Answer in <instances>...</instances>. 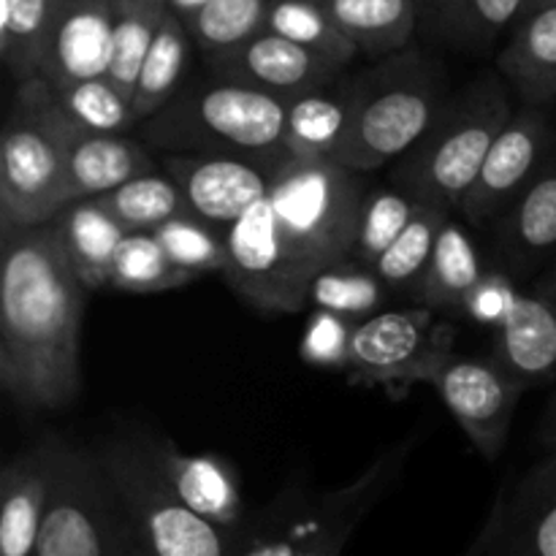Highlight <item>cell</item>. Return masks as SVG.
<instances>
[{
	"instance_id": "obj_1",
	"label": "cell",
	"mask_w": 556,
	"mask_h": 556,
	"mask_svg": "<svg viewBox=\"0 0 556 556\" xmlns=\"http://www.w3.org/2000/svg\"><path fill=\"white\" fill-rule=\"evenodd\" d=\"M364 177L331 161H282L269 193L226 231L228 286L261 309L307 307L315 277L351 258Z\"/></svg>"
},
{
	"instance_id": "obj_2",
	"label": "cell",
	"mask_w": 556,
	"mask_h": 556,
	"mask_svg": "<svg viewBox=\"0 0 556 556\" xmlns=\"http://www.w3.org/2000/svg\"><path fill=\"white\" fill-rule=\"evenodd\" d=\"M0 386L22 413L65 410L81 391L87 288L52 226L0 228Z\"/></svg>"
},
{
	"instance_id": "obj_3",
	"label": "cell",
	"mask_w": 556,
	"mask_h": 556,
	"mask_svg": "<svg viewBox=\"0 0 556 556\" xmlns=\"http://www.w3.org/2000/svg\"><path fill=\"white\" fill-rule=\"evenodd\" d=\"M288 101L215 76L179 90L147 119L144 139L163 155L242 157L275 172L288 161Z\"/></svg>"
},
{
	"instance_id": "obj_4",
	"label": "cell",
	"mask_w": 556,
	"mask_h": 556,
	"mask_svg": "<svg viewBox=\"0 0 556 556\" xmlns=\"http://www.w3.org/2000/svg\"><path fill=\"white\" fill-rule=\"evenodd\" d=\"M76 134L41 76L16 85L0 141V228L47 226L71 204L68 152Z\"/></svg>"
},
{
	"instance_id": "obj_5",
	"label": "cell",
	"mask_w": 556,
	"mask_h": 556,
	"mask_svg": "<svg viewBox=\"0 0 556 556\" xmlns=\"http://www.w3.org/2000/svg\"><path fill=\"white\" fill-rule=\"evenodd\" d=\"M514 112L500 76L486 74L467 85L445 101L424 139L400 157L394 168L396 188L421 204L456 215Z\"/></svg>"
},
{
	"instance_id": "obj_6",
	"label": "cell",
	"mask_w": 556,
	"mask_h": 556,
	"mask_svg": "<svg viewBox=\"0 0 556 556\" xmlns=\"http://www.w3.org/2000/svg\"><path fill=\"white\" fill-rule=\"evenodd\" d=\"M351 130L334 163L356 174L378 172L405 157L443 112L445 81L438 63L424 52H400L353 76Z\"/></svg>"
},
{
	"instance_id": "obj_7",
	"label": "cell",
	"mask_w": 556,
	"mask_h": 556,
	"mask_svg": "<svg viewBox=\"0 0 556 556\" xmlns=\"http://www.w3.org/2000/svg\"><path fill=\"white\" fill-rule=\"evenodd\" d=\"M134 530L139 556H242L233 532L190 510L157 467L150 434H117L96 451Z\"/></svg>"
},
{
	"instance_id": "obj_8",
	"label": "cell",
	"mask_w": 556,
	"mask_h": 556,
	"mask_svg": "<svg viewBox=\"0 0 556 556\" xmlns=\"http://www.w3.org/2000/svg\"><path fill=\"white\" fill-rule=\"evenodd\" d=\"M134 530L96 451L58 445L52 492L33 556H130Z\"/></svg>"
},
{
	"instance_id": "obj_9",
	"label": "cell",
	"mask_w": 556,
	"mask_h": 556,
	"mask_svg": "<svg viewBox=\"0 0 556 556\" xmlns=\"http://www.w3.org/2000/svg\"><path fill=\"white\" fill-rule=\"evenodd\" d=\"M454 345V320L427 307L383 309L353 329L348 372L386 389L429 383L456 353Z\"/></svg>"
},
{
	"instance_id": "obj_10",
	"label": "cell",
	"mask_w": 556,
	"mask_h": 556,
	"mask_svg": "<svg viewBox=\"0 0 556 556\" xmlns=\"http://www.w3.org/2000/svg\"><path fill=\"white\" fill-rule=\"evenodd\" d=\"M556 147V128L546 109L519 106L497 136L478 179L459 206V220L472 231H492L494 223L538 177Z\"/></svg>"
},
{
	"instance_id": "obj_11",
	"label": "cell",
	"mask_w": 556,
	"mask_h": 556,
	"mask_svg": "<svg viewBox=\"0 0 556 556\" xmlns=\"http://www.w3.org/2000/svg\"><path fill=\"white\" fill-rule=\"evenodd\" d=\"M429 386L438 391L478 454L489 462L497 459L508 443L510 421L527 391L525 386L516 383L489 356H459V353L445 358Z\"/></svg>"
},
{
	"instance_id": "obj_12",
	"label": "cell",
	"mask_w": 556,
	"mask_h": 556,
	"mask_svg": "<svg viewBox=\"0 0 556 556\" xmlns=\"http://www.w3.org/2000/svg\"><path fill=\"white\" fill-rule=\"evenodd\" d=\"M467 556H556V454L500 494Z\"/></svg>"
},
{
	"instance_id": "obj_13",
	"label": "cell",
	"mask_w": 556,
	"mask_h": 556,
	"mask_svg": "<svg viewBox=\"0 0 556 556\" xmlns=\"http://www.w3.org/2000/svg\"><path fill=\"white\" fill-rule=\"evenodd\" d=\"M489 264L530 288L556 261V147L525 193L492 226Z\"/></svg>"
},
{
	"instance_id": "obj_14",
	"label": "cell",
	"mask_w": 556,
	"mask_h": 556,
	"mask_svg": "<svg viewBox=\"0 0 556 556\" xmlns=\"http://www.w3.org/2000/svg\"><path fill=\"white\" fill-rule=\"evenodd\" d=\"M163 172L179 185L190 212L223 233L269 193L275 177L258 163L220 155H163Z\"/></svg>"
},
{
	"instance_id": "obj_15",
	"label": "cell",
	"mask_w": 556,
	"mask_h": 556,
	"mask_svg": "<svg viewBox=\"0 0 556 556\" xmlns=\"http://www.w3.org/2000/svg\"><path fill=\"white\" fill-rule=\"evenodd\" d=\"M210 68L220 79L269 92L282 101L334 85L342 74V65L269 30L258 33L231 52L210 58Z\"/></svg>"
},
{
	"instance_id": "obj_16",
	"label": "cell",
	"mask_w": 556,
	"mask_h": 556,
	"mask_svg": "<svg viewBox=\"0 0 556 556\" xmlns=\"http://www.w3.org/2000/svg\"><path fill=\"white\" fill-rule=\"evenodd\" d=\"M112 0H63L43 54L41 79L49 87L109 79L112 68Z\"/></svg>"
},
{
	"instance_id": "obj_17",
	"label": "cell",
	"mask_w": 556,
	"mask_h": 556,
	"mask_svg": "<svg viewBox=\"0 0 556 556\" xmlns=\"http://www.w3.org/2000/svg\"><path fill=\"white\" fill-rule=\"evenodd\" d=\"M60 438L16 454L0 472V556H33L52 492Z\"/></svg>"
},
{
	"instance_id": "obj_18",
	"label": "cell",
	"mask_w": 556,
	"mask_h": 556,
	"mask_svg": "<svg viewBox=\"0 0 556 556\" xmlns=\"http://www.w3.org/2000/svg\"><path fill=\"white\" fill-rule=\"evenodd\" d=\"M489 358L497 362L527 391L556 383V304L525 288L492 331Z\"/></svg>"
},
{
	"instance_id": "obj_19",
	"label": "cell",
	"mask_w": 556,
	"mask_h": 556,
	"mask_svg": "<svg viewBox=\"0 0 556 556\" xmlns=\"http://www.w3.org/2000/svg\"><path fill=\"white\" fill-rule=\"evenodd\" d=\"M150 448L168 486L190 510L215 521L223 530L237 532L242 525V486L226 459L210 454H185L172 440L150 438Z\"/></svg>"
},
{
	"instance_id": "obj_20",
	"label": "cell",
	"mask_w": 556,
	"mask_h": 556,
	"mask_svg": "<svg viewBox=\"0 0 556 556\" xmlns=\"http://www.w3.org/2000/svg\"><path fill=\"white\" fill-rule=\"evenodd\" d=\"M497 68L521 98V106H552L556 101V5L521 14L500 52Z\"/></svg>"
},
{
	"instance_id": "obj_21",
	"label": "cell",
	"mask_w": 556,
	"mask_h": 556,
	"mask_svg": "<svg viewBox=\"0 0 556 556\" xmlns=\"http://www.w3.org/2000/svg\"><path fill=\"white\" fill-rule=\"evenodd\" d=\"M155 172L150 147L123 136L79 130L68 152V193L74 201L101 199L125 182Z\"/></svg>"
},
{
	"instance_id": "obj_22",
	"label": "cell",
	"mask_w": 556,
	"mask_h": 556,
	"mask_svg": "<svg viewBox=\"0 0 556 556\" xmlns=\"http://www.w3.org/2000/svg\"><path fill=\"white\" fill-rule=\"evenodd\" d=\"M489 266L492 264L472 239L470 226L459 217H451L440 233L438 248L418 288V307L432 309L448 320L462 318L467 296L483 280Z\"/></svg>"
},
{
	"instance_id": "obj_23",
	"label": "cell",
	"mask_w": 556,
	"mask_h": 556,
	"mask_svg": "<svg viewBox=\"0 0 556 556\" xmlns=\"http://www.w3.org/2000/svg\"><path fill=\"white\" fill-rule=\"evenodd\" d=\"M356 85L353 79L318 87L288 101L286 150L302 161H331L345 144L351 130Z\"/></svg>"
},
{
	"instance_id": "obj_24",
	"label": "cell",
	"mask_w": 556,
	"mask_h": 556,
	"mask_svg": "<svg viewBox=\"0 0 556 556\" xmlns=\"http://www.w3.org/2000/svg\"><path fill=\"white\" fill-rule=\"evenodd\" d=\"M49 226L81 286L87 291L109 286L114 253L128 231L96 199L74 201Z\"/></svg>"
},
{
	"instance_id": "obj_25",
	"label": "cell",
	"mask_w": 556,
	"mask_h": 556,
	"mask_svg": "<svg viewBox=\"0 0 556 556\" xmlns=\"http://www.w3.org/2000/svg\"><path fill=\"white\" fill-rule=\"evenodd\" d=\"M342 36L369 58L405 52L421 25V0H318Z\"/></svg>"
},
{
	"instance_id": "obj_26",
	"label": "cell",
	"mask_w": 556,
	"mask_h": 556,
	"mask_svg": "<svg viewBox=\"0 0 556 556\" xmlns=\"http://www.w3.org/2000/svg\"><path fill=\"white\" fill-rule=\"evenodd\" d=\"M402 456H405V451H389L356 483L345 486L342 492L329 494L324 510H320V519L299 541L291 556H342V548L348 546V538L353 535L362 516L372 508L375 500L386 492L389 481L400 470Z\"/></svg>"
},
{
	"instance_id": "obj_27",
	"label": "cell",
	"mask_w": 556,
	"mask_h": 556,
	"mask_svg": "<svg viewBox=\"0 0 556 556\" xmlns=\"http://www.w3.org/2000/svg\"><path fill=\"white\" fill-rule=\"evenodd\" d=\"M527 5L530 0H421V25L451 47L481 52L514 30Z\"/></svg>"
},
{
	"instance_id": "obj_28",
	"label": "cell",
	"mask_w": 556,
	"mask_h": 556,
	"mask_svg": "<svg viewBox=\"0 0 556 556\" xmlns=\"http://www.w3.org/2000/svg\"><path fill=\"white\" fill-rule=\"evenodd\" d=\"M63 0H0V58L16 85L41 76Z\"/></svg>"
},
{
	"instance_id": "obj_29",
	"label": "cell",
	"mask_w": 556,
	"mask_h": 556,
	"mask_svg": "<svg viewBox=\"0 0 556 556\" xmlns=\"http://www.w3.org/2000/svg\"><path fill=\"white\" fill-rule=\"evenodd\" d=\"M190 33L179 14H168L161 33L147 52L134 90V112L139 123L161 114L182 90V76L190 58Z\"/></svg>"
},
{
	"instance_id": "obj_30",
	"label": "cell",
	"mask_w": 556,
	"mask_h": 556,
	"mask_svg": "<svg viewBox=\"0 0 556 556\" xmlns=\"http://www.w3.org/2000/svg\"><path fill=\"white\" fill-rule=\"evenodd\" d=\"M112 68L109 81L134 103L136 79L152 41L172 14L168 0H112Z\"/></svg>"
},
{
	"instance_id": "obj_31",
	"label": "cell",
	"mask_w": 556,
	"mask_h": 556,
	"mask_svg": "<svg viewBox=\"0 0 556 556\" xmlns=\"http://www.w3.org/2000/svg\"><path fill=\"white\" fill-rule=\"evenodd\" d=\"M451 212L440 210V206L421 204L410 226L402 231V237L386 250L383 258L372 266L375 275L380 277L389 293H405V296H418L424 275L429 269L438 239L443 233L445 223L451 220Z\"/></svg>"
},
{
	"instance_id": "obj_32",
	"label": "cell",
	"mask_w": 556,
	"mask_h": 556,
	"mask_svg": "<svg viewBox=\"0 0 556 556\" xmlns=\"http://www.w3.org/2000/svg\"><path fill=\"white\" fill-rule=\"evenodd\" d=\"M119 226L128 233L155 231L157 226L168 223L172 217L188 215L190 206L179 185L168 174H144L123 188L96 199Z\"/></svg>"
},
{
	"instance_id": "obj_33",
	"label": "cell",
	"mask_w": 556,
	"mask_h": 556,
	"mask_svg": "<svg viewBox=\"0 0 556 556\" xmlns=\"http://www.w3.org/2000/svg\"><path fill=\"white\" fill-rule=\"evenodd\" d=\"M421 201L400 188H367L362 206H358L356 239H353L351 264L372 269L386 250L402 237L410 220L416 217Z\"/></svg>"
},
{
	"instance_id": "obj_34",
	"label": "cell",
	"mask_w": 556,
	"mask_h": 556,
	"mask_svg": "<svg viewBox=\"0 0 556 556\" xmlns=\"http://www.w3.org/2000/svg\"><path fill=\"white\" fill-rule=\"evenodd\" d=\"M386 296H389V288L380 282L375 269L342 261L315 277L309 286L307 307L337 315L351 324H362V320L383 313Z\"/></svg>"
},
{
	"instance_id": "obj_35",
	"label": "cell",
	"mask_w": 556,
	"mask_h": 556,
	"mask_svg": "<svg viewBox=\"0 0 556 556\" xmlns=\"http://www.w3.org/2000/svg\"><path fill=\"white\" fill-rule=\"evenodd\" d=\"M266 30L345 68L358 49L340 33L318 0H269Z\"/></svg>"
},
{
	"instance_id": "obj_36",
	"label": "cell",
	"mask_w": 556,
	"mask_h": 556,
	"mask_svg": "<svg viewBox=\"0 0 556 556\" xmlns=\"http://www.w3.org/2000/svg\"><path fill=\"white\" fill-rule=\"evenodd\" d=\"M269 0H210L195 14L185 16L190 38L206 58L242 47L266 30Z\"/></svg>"
},
{
	"instance_id": "obj_37",
	"label": "cell",
	"mask_w": 556,
	"mask_h": 556,
	"mask_svg": "<svg viewBox=\"0 0 556 556\" xmlns=\"http://www.w3.org/2000/svg\"><path fill=\"white\" fill-rule=\"evenodd\" d=\"M199 277L177 269L152 231H134L114 253L109 286L128 293H157L190 286Z\"/></svg>"
},
{
	"instance_id": "obj_38",
	"label": "cell",
	"mask_w": 556,
	"mask_h": 556,
	"mask_svg": "<svg viewBox=\"0 0 556 556\" xmlns=\"http://www.w3.org/2000/svg\"><path fill=\"white\" fill-rule=\"evenodd\" d=\"M52 92L65 117L85 134L123 136L139 125L130 98L123 96L109 79L76 81L58 90L52 87Z\"/></svg>"
},
{
	"instance_id": "obj_39",
	"label": "cell",
	"mask_w": 556,
	"mask_h": 556,
	"mask_svg": "<svg viewBox=\"0 0 556 556\" xmlns=\"http://www.w3.org/2000/svg\"><path fill=\"white\" fill-rule=\"evenodd\" d=\"M152 233H155L161 248L166 250L168 261H172L177 269L188 271V275L193 277L212 275V271H226V233H223L220 228L204 223L201 217H195L193 212L172 217V220L157 226Z\"/></svg>"
},
{
	"instance_id": "obj_40",
	"label": "cell",
	"mask_w": 556,
	"mask_h": 556,
	"mask_svg": "<svg viewBox=\"0 0 556 556\" xmlns=\"http://www.w3.org/2000/svg\"><path fill=\"white\" fill-rule=\"evenodd\" d=\"M353 329H356V324H351V320L315 309L302 334V358L309 367L345 369L348 372Z\"/></svg>"
},
{
	"instance_id": "obj_41",
	"label": "cell",
	"mask_w": 556,
	"mask_h": 556,
	"mask_svg": "<svg viewBox=\"0 0 556 556\" xmlns=\"http://www.w3.org/2000/svg\"><path fill=\"white\" fill-rule=\"evenodd\" d=\"M521 291H525V286L516 282L508 271L497 269V266H489L483 280L478 282V286L472 288L470 296H467L462 318H467L472 326H478V329L492 334V331L503 324L505 315L510 313V307H514Z\"/></svg>"
},
{
	"instance_id": "obj_42",
	"label": "cell",
	"mask_w": 556,
	"mask_h": 556,
	"mask_svg": "<svg viewBox=\"0 0 556 556\" xmlns=\"http://www.w3.org/2000/svg\"><path fill=\"white\" fill-rule=\"evenodd\" d=\"M538 445L543 448V454H556V383L552 396H548L546 407H543V416L538 421Z\"/></svg>"
},
{
	"instance_id": "obj_43",
	"label": "cell",
	"mask_w": 556,
	"mask_h": 556,
	"mask_svg": "<svg viewBox=\"0 0 556 556\" xmlns=\"http://www.w3.org/2000/svg\"><path fill=\"white\" fill-rule=\"evenodd\" d=\"M532 291L535 293H541V296H546V299H552V302L556 304V261L552 266H548L546 271H543L541 277H538L535 282H532Z\"/></svg>"
},
{
	"instance_id": "obj_44",
	"label": "cell",
	"mask_w": 556,
	"mask_h": 556,
	"mask_svg": "<svg viewBox=\"0 0 556 556\" xmlns=\"http://www.w3.org/2000/svg\"><path fill=\"white\" fill-rule=\"evenodd\" d=\"M210 0H168V5H172L174 14H179L185 20V16L195 14V11L201 9V5H206Z\"/></svg>"
},
{
	"instance_id": "obj_45",
	"label": "cell",
	"mask_w": 556,
	"mask_h": 556,
	"mask_svg": "<svg viewBox=\"0 0 556 556\" xmlns=\"http://www.w3.org/2000/svg\"><path fill=\"white\" fill-rule=\"evenodd\" d=\"M543 5H556V0H530V5H527V11L543 9ZM527 11H525V14H527Z\"/></svg>"
},
{
	"instance_id": "obj_46",
	"label": "cell",
	"mask_w": 556,
	"mask_h": 556,
	"mask_svg": "<svg viewBox=\"0 0 556 556\" xmlns=\"http://www.w3.org/2000/svg\"><path fill=\"white\" fill-rule=\"evenodd\" d=\"M130 556H139V554H136V552H130Z\"/></svg>"
}]
</instances>
